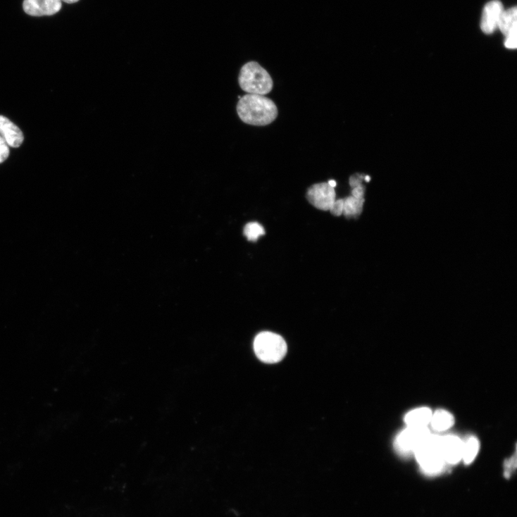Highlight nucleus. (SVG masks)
Instances as JSON below:
<instances>
[{
    "label": "nucleus",
    "mask_w": 517,
    "mask_h": 517,
    "mask_svg": "<svg viewBox=\"0 0 517 517\" xmlns=\"http://www.w3.org/2000/svg\"><path fill=\"white\" fill-rule=\"evenodd\" d=\"M237 114L241 120L253 126H266L278 118V110L270 99L258 94H248L239 100Z\"/></svg>",
    "instance_id": "f257e3e1"
},
{
    "label": "nucleus",
    "mask_w": 517,
    "mask_h": 517,
    "mask_svg": "<svg viewBox=\"0 0 517 517\" xmlns=\"http://www.w3.org/2000/svg\"><path fill=\"white\" fill-rule=\"evenodd\" d=\"M239 84L243 91L251 94L265 96L273 88V81L269 73L254 61L242 66L239 75Z\"/></svg>",
    "instance_id": "f03ea898"
},
{
    "label": "nucleus",
    "mask_w": 517,
    "mask_h": 517,
    "mask_svg": "<svg viewBox=\"0 0 517 517\" xmlns=\"http://www.w3.org/2000/svg\"><path fill=\"white\" fill-rule=\"evenodd\" d=\"M414 454L421 469L428 475H437L447 466L441 451L440 436L430 434Z\"/></svg>",
    "instance_id": "7ed1b4c3"
},
{
    "label": "nucleus",
    "mask_w": 517,
    "mask_h": 517,
    "mask_svg": "<svg viewBox=\"0 0 517 517\" xmlns=\"http://www.w3.org/2000/svg\"><path fill=\"white\" fill-rule=\"evenodd\" d=\"M254 350L258 359L265 363H274L283 359L287 347L281 336L272 332H262L254 340Z\"/></svg>",
    "instance_id": "20e7f679"
},
{
    "label": "nucleus",
    "mask_w": 517,
    "mask_h": 517,
    "mask_svg": "<svg viewBox=\"0 0 517 517\" xmlns=\"http://www.w3.org/2000/svg\"><path fill=\"white\" fill-rule=\"evenodd\" d=\"M430 434L427 427H408L397 437L396 449L403 455L414 454L418 447Z\"/></svg>",
    "instance_id": "39448f33"
},
{
    "label": "nucleus",
    "mask_w": 517,
    "mask_h": 517,
    "mask_svg": "<svg viewBox=\"0 0 517 517\" xmlns=\"http://www.w3.org/2000/svg\"><path fill=\"white\" fill-rule=\"evenodd\" d=\"M336 192L328 182L313 185L306 194V198L314 207L322 211H330L336 201Z\"/></svg>",
    "instance_id": "423d86ee"
},
{
    "label": "nucleus",
    "mask_w": 517,
    "mask_h": 517,
    "mask_svg": "<svg viewBox=\"0 0 517 517\" xmlns=\"http://www.w3.org/2000/svg\"><path fill=\"white\" fill-rule=\"evenodd\" d=\"M440 447L447 464L456 465L462 461L463 440L456 435L440 437Z\"/></svg>",
    "instance_id": "0eeeda50"
},
{
    "label": "nucleus",
    "mask_w": 517,
    "mask_h": 517,
    "mask_svg": "<svg viewBox=\"0 0 517 517\" xmlns=\"http://www.w3.org/2000/svg\"><path fill=\"white\" fill-rule=\"evenodd\" d=\"M61 0H24L25 12L35 17L51 16L61 9Z\"/></svg>",
    "instance_id": "6e6552de"
},
{
    "label": "nucleus",
    "mask_w": 517,
    "mask_h": 517,
    "mask_svg": "<svg viewBox=\"0 0 517 517\" xmlns=\"http://www.w3.org/2000/svg\"><path fill=\"white\" fill-rule=\"evenodd\" d=\"M504 11L503 5L499 0H492L485 6L480 25L485 33L492 34L497 30Z\"/></svg>",
    "instance_id": "1a4fd4ad"
},
{
    "label": "nucleus",
    "mask_w": 517,
    "mask_h": 517,
    "mask_svg": "<svg viewBox=\"0 0 517 517\" xmlns=\"http://www.w3.org/2000/svg\"><path fill=\"white\" fill-rule=\"evenodd\" d=\"M0 136L8 146L19 147L24 140L21 130L7 118L0 116Z\"/></svg>",
    "instance_id": "9d476101"
},
{
    "label": "nucleus",
    "mask_w": 517,
    "mask_h": 517,
    "mask_svg": "<svg viewBox=\"0 0 517 517\" xmlns=\"http://www.w3.org/2000/svg\"><path fill=\"white\" fill-rule=\"evenodd\" d=\"M432 416L430 409L421 408L406 415L404 422L409 427H427L430 423Z\"/></svg>",
    "instance_id": "9b49d317"
},
{
    "label": "nucleus",
    "mask_w": 517,
    "mask_h": 517,
    "mask_svg": "<svg viewBox=\"0 0 517 517\" xmlns=\"http://www.w3.org/2000/svg\"><path fill=\"white\" fill-rule=\"evenodd\" d=\"M454 423L455 419L453 415L444 410H438L432 413L430 421L432 428L438 432L450 429Z\"/></svg>",
    "instance_id": "f8f14e48"
},
{
    "label": "nucleus",
    "mask_w": 517,
    "mask_h": 517,
    "mask_svg": "<svg viewBox=\"0 0 517 517\" xmlns=\"http://www.w3.org/2000/svg\"><path fill=\"white\" fill-rule=\"evenodd\" d=\"M480 449V442L475 437L470 436L463 440L462 461L471 464L475 459Z\"/></svg>",
    "instance_id": "ddd939ff"
},
{
    "label": "nucleus",
    "mask_w": 517,
    "mask_h": 517,
    "mask_svg": "<svg viewBox=\"0 0 517 517\" xmlns=\"http://www.w3.org/2000/svg\"><path fill=\"white\" fill-rule=\"evenodd\" d=\"M498 27L505 36L513 30L517 29V10L516 7L503 11Z\"/></svg>",
    "instance_id": "4468645a"
},
{
    "label": "nucleus",
    "mask_w": 517,
    "mask_h": 517,
    "mask_svg": "<svg viewBox=\"0 0 517 517\" xmlns=\"http://www.w3.org/2000/svg\"><path fill=\"white\" fill-rule=\"evenodd\" d=\"M363 203V199H356L352 196L344 199L343 214L348 218L358 217L362 211Z\"/></svg>",
    "instance_id": "2eb2a0df"
},
{
    "label": "nucleus",
    "mask_w": 517,
    "mask_h": 517,
    "mask_svg": "<svg viewBox=\"0 0 517 517\" xmlns=\"http://www.w3.org/2000/svg\"><path fill=\"white\" fill-rule=\"evenodd\" d=\"M244 235L249 241L256 242L258 238L266 235V231L261 225L251 223L244 227Z\"/></svg>",
    "instance_id": "dca6fc26"
},
{
    "label": "nucleus",
    "mask_w": 517,
    "mask_h": 517,
    "mask_svg": "<svg viewBox=\"0 0 517 517\" xmlns=\"http://www.w3.org/2000/svg\"><path fill=\"white\" fill-rule=\"evenodd\" d=\"M10 155L9 146L4 140V139L0 136V163L6 161Z\"/></svg>",
    "instance_id": "f3484780"
},
{
    "label": "nucleus",
    "mask_w": 517,
    "mask_h": 517,
    "mask_svg": "<svg viewBox=\"0 0 517 517\" xmlns=\"http://www.w3.org/2000/svg\"><path fill=\"white\" fill-rule=\"evenodd\" d=\"M517 29L513 30L506 35L505 46L509 49H516Z\"/></svg>",
    "instance_id": "a211bd4d"
},
{
    "label": "nucleus",
    "mask_w": 517,
    "mask_h": 517,
    "mask_svg": "<svg viewBox=\"0 0 517 517\" xmlns=\"http://www.w3.org/2000/svg\"><path fill=\"white\" fill-rule=\"evenodd\" d=\"M344 211V199H340L335 201L333 206H331L330 211L332 214L336 216H340L343 214Z\"/></svg>",
    "instance_id": "6ab92c4d"
},
{
    "label": "nucleus",
    "mask_w": 517,
    "mask_h": 517,
    "mask_svg": "<svg viewBox=\"0 0 517 517\" xmlns=\"http://www.w3.org/2000/svg\"><path fill=\"white\" fill-rule=\"evenodd\" d=\"M363 176L360 174H354L350 177L349 183L350 186L354 189L361 185Z\"/></svg>",
    "instance_id": "aec40b11"
},
{
    "label": "nucleus",
    "mask_w": 517,
    "mask_h": 517,
    "mask_svg": "<svg viewBox=\"0 0 517 517\" xmlns=\"http://www.w3.org/2000/svg\"><path fill=\"white\" fill-rule=\"evenodd\" d=\"M365 192V188L362 186V184L360 185V186H358L353 189L351 194L352 197H354L356 199H363V195Z\"/></svg>",
    "instance_id": "412c9836"
},
{
    "label": "nucleus",
    "mask_w": 517,
    "mask_h": 517,
    "mask_svg": "<svg viewBox=\"0 0 517 517\" xmlns=\"http://www.w3.org/2000/svg\"><path fill=\"white\" fill-rule=\"evenodd\" d=\"M61 1H63L64 3L68 4H73L79 2L80 0H61Z\"/></svg>",
    "instance_id": "4be33fe9"
},
{
    "label": "nucleus",
    "mask_w": 517,
    "mask_h": 517,
    "mask_svg": "<svg viewBox=\"0 0 517 517\" xmlns=\"http://www.w3.org/2000/svg\"><path fill=\"white\" fill-rule=\"evenodd\" d=\"M331 187L335 188L337 187V182L334 180H330L328 182Z\"/></svg>",
    "instance_id": "5701e85b"
},
{
    "label": "nucleus",
    "mask_w": 517,
    "mask_h": 517,
    "mask_svg": "<svg viewBox=\"0 0 517 517\" xmlns=\"http://www.w3.org/2000/svg\"><path fill=\"white\" fill-rule=\"evenodd\" d=\"M365 180H366V181H367V182H368V181H370V177H369V176H366V177H365Z\"/></svg>",
    "instance_id": "b1692460"
}]
</instances>
